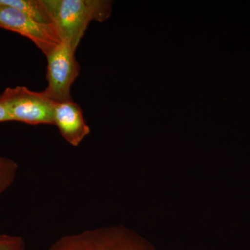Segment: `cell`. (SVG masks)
<instances>
[{"label": "cell", "instance_id": "ba28073f", "mask_svg": "<svg viewBox=\"0 0 250 250\" xmlns=\"http://www.w3.org/2000/svg\"><path fill=\"white\" fill-rule=\"evenodd\" d=\"M18 171V165L16 161L0 156V195L14 184Z\"/></svg>", "mask_w": 250, "mask_h": 250}, {"label": "cell", "instance_id": "9c48e42d", "mask_svg": "<svg viewBox=\"0 0 250 250\" xmlns=\"http://www.w3.org/2000/svg\"><path fill=\"white\" fill-rule=\"evenodd\" d=\"M0 250H25V241L22 237L0 234Z\"/></svg>", "mask_w": 250, "mask_h": 250}, {"label": "cell", "instance_id": "277c9868", "mask_svg": "<svg viewBox=\"0 0 250 250\" xmlns=\"http://www.w3.org/2000/svg\"><path fill=\"white\" fill-rule=\"evenodd\" d=\"M75 52L71 46L62 41L46 55L47 86L44 92L54 103L72 100L71 88L80 71Z\"/></svg>", "mask_w": 250, "mask_h": 250}, {"label": "cell", "instance_id": "5b68a950", "mask_svg": "<svg viewBox=\"0 0 250 250\" xmlns=\"http://www.w3.org/2000/svg\"><path fill=\"white\" fill-rule=\"evenodd\" d=\"M0 28L27 38L45 56L62 42L52 24L36 22L20 10L1 2Z\"/></svg>", "mask_w": 250, "mask_h": 250}, {"label": "cell", "instance_id": "52a82bcc", "mask_svg": "<svg viewBox=\"0 0 250 250\" xmlns=\"http://www.w3.org/2000/svg\"><path fill=\"white\" fill-rule=\"evenodd\" d=\"M0 2L20 10L36 22L52 25L43 0H0Z\"/></svg>", "mask_w": 250, "mask_h": 250}, {"label": "cell", "instance_id": "6da1fadb", "mask_svg": "<svg viewBox=\"0 0 250 250\" xmlns=\"http://www.w3.org/2000/svg\"><path fill=\"white\" fill-rule=\"evenodd\" d=\"M61 40L77 50L92 21H106L112 2L104 0H43Z\"/></svg>", "mask_w": 250, "mask_h": 250}, {"label": "cell", "instance_id": "30bf717a", "mask_svg": "<svg viewBox=\"0 0 250 250\" xmlns=\"http://www.w3.org/2000/svg\"><path fill=\"white\" fill-rule=\"evenodd\" d=\"M9 121H11L9 113L6 111V108L0 104V123Z\"/></svg>", "mask_w": 250, "mask_h": 250}, {"label": "cell", "instance_id": "8992f818", "mask_svg": "<svg viewBox=\"0 0 250 250\" xmlns=\"http://www.w3.org/2000/svg\"><path fill=\"white\" fill-rule=\"evenodd\" d=\"M69 144L77 147L90 133L83 111L73 100L56 103L54 109V124Z\"/></svg>", "mask_w": 250, "mask_h": 250}, {"label": "cell", "instance_id": "7a4b0ae2", "mask_svg": "<svg viewBox=\"0 0 250 250\" xmlns=\"http://www.w3.org/2000/svg\"><path fill=\"white\" fill-rule=\"evenodd\" d=\"M48 250H157L124 225L103 226L61 237Z\"/></svg>", "mask_w": 250, "mask_h": 250}, {"label": "cell", "instance_id": "3957f363", "mask_svg": "<svg viewBox=\"0 0 250 250\" xmlns=\"http://www.w3.org/2000/svg\"><path fill=\"white\" fill-rule=\"evenodd\" d=\"M0 104L11 121L34 126L54 124L55 103L44 91H33L24 86L7 88L0 94Z\"/></svg>", "mask_w": 250, "mask_h": 250}]
</instances>
